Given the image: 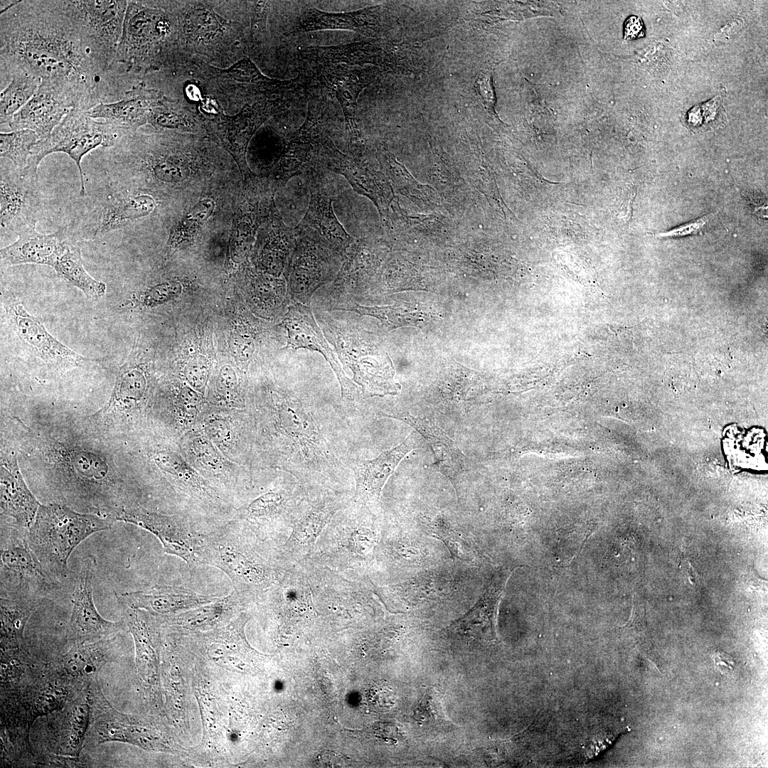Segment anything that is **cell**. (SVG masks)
Listing matches in <instances>:
<instances>
[{
	"label": "cell",
	"mask_w": 768,
	"mask_h": 768,
	"mask_svg": "<svg viewBox=\"0 0 768 768\" xmlns=\"http://www.w3.org/2000/svg\"><path fill=\"white\" fill-rule=\"evenodd\" d=\"M713 213H709L694 220L686 223L675 227L669 230L656 233L657 238H681L693 235L700 232L713 217Z\"/></svg>",
	"instance_id": "816d5d0a"
},
{
	"label": "cell",
	"mask_w": 768,
	"mask_h": 768,
	"mask_svg": "<svg viewBox=\"0 0 768 768\" xmlns=\"http://www.w3.org/2000/svg\"><path fill=\"white\" fill-rule=\"evenodd\" d=\"M118 601L151 614L165 615L187 611L218 599L191 590L167 585H156L144 590L116 594Z\"/></svg>",
	"instance_id": "484cf974"
},
{
	"label": "cell",
	"mask_w": 768,
	"mask_h": 768,
	"mask_svg": "<svg viewBox=\"0 0 768 768\" xmlns=\"http://www.w3.org/2000/svg\"><path fill=\"white\" fill-rule=\"evenodd\" d=\"M111 184L85 195L73 220L65 226L69 238L90 240L123 228L149 215L154 199L145 193L125 194Z\"/></svg>",
	"instance_id": "8992f818"
},
{
	"label": "cell",
	"mask_w": 768,
	"mask_h": 768,
	"mask_svg": "<svg viewBox=\"0 0 768 768\" xmlns=\"http://www.w3.org/2000/svg\"><path fill=\"white\" fill-rule=\"evenodd\" d=\"M284 491H269L252 502L243 511V516L253 524H264L277 519L284 514L289 516L297 504Z\"/></svg>",
	"instance_id": "ab89813d"
},
{
	"label": "cell",
	"mask_w": 768,
	"mask_h": 768,
	"mask_svg": "<svg viewBox=\"0 0 768 768\" xmlns=\"http://www.w3.org/2000/svg\"><path fill=\"white\" fill-rule=\"evenodd\" d=\"M438 697V694L432 690L426 692L419 703L417 710L415 712L417 721L429 725L430 727L432 724L437 726L438 724L448 722L445 720L444 711Z\"/></svg>",
	"instance_id": "c3c4849f"
},
{
	"label": "cell",
	"mask_w": 768,
	"mask_h": 768,
	"mask_svg": "<svg viewBox=\"0 0 768 768\" xmlns=\"http://www.w3.org/2000/svg\"><path fill=\"white\" fill-rule=\"evenodd\" d=\"M73 107L52 85L41 81L33 97L16 112L8 126L12 131L30 129L47 138Z\"/></svg>",
	"instance_id": "44dd1931"
},
{
	"label": "cell",
	"mask_w": 768,
	"mask_h": 768,
	"mask_svg": "<svg viewBox=\"0 0 768 768\" xmlns=\"http://www.w3.org/2000/svg\"><path fill=\"white\" fill-rule=\"evenodd\" d=\"M92 682L85 685L64 707L55 737V754L59 758L78 759L90 728Z\"/></svg>",
	"instance_id": "4316f807"
},
{
	"label": "cell",
	"mask_w": 768,
	"mask_h": 768,
	"mask_svg": "<svg viewBox=\"0 0 768 768\" xmlns=\"http://www.w3.org/2000/svg\"><path fill=\"white\" fill-rule=\"evenodd\" d=\"M252 230L247 223H241L234 230L233 243L234 247L240 253H245L251 240Z\"/></svg>",
	"instance_id": "db71d44e"
},
{
	"label": "cell",
	"mask_w": 768,
	"mask_h": 768,
	"mask_svg": "<svg viewBox=\"0 0 768 768\" xmlns=\"http://www.w3.org/2000/svg\"><path fill=\"white\" fill-rule=\"evenodd\" d=\"M282 326L287 333V347L294 350L305 348L321 354L329 363L338 380L342 399L353 404L358 390L347 377L336 356L317 326L310 308L295 302L284 316Z\"/></svg>",
	"instance_id": "9a60e30c"
},
{
	"label": "cell",
	"mask_w": 768,
	"mask_h": 768,
	"mask_svg": "<svg viewBox=\"0 0 768 768\" xmlns=\"http://www.w3.org/2000/svg\"><path fill=\"white\" fill-rule=\"evenodd\" d=\"M197 565L222 570L247 601L262 597L279 580L286 566L260 555L247 535L230 525L198 534Z\"/></svg>",
	"instance_id": "3957f363"
},
{
	"label": "cell",
	"mask_w": 768,
	"mask_h": 768,
	"mask_svg": "<svg viewBox=\"0 0 768 768\" xmlns=\"http://www.w3.org/2000/svg\"><path fill=\"white\" fill-rule=\"evenodd\" d=\"M179 401L181 405L187 412L192 413L196 410L199 399L195 391L186 387L181 391Z\"/></svg>",
	"instance_id": "680465c9"
},
{
	"label": "cell",
	"mask_w": 768,
	"mask_h": 768,
	"mask_svg": "<svg viewBox=\"0 0 768 768\" xmlns=\"http://www.w3.org/2000/svg\"><path fill=\"white\" fill-rule=\"evenodd\" d=\"M294 229L298 236L338 255H346L353 243L334 214L332 200L321 191L311 192L306 213Z\"/></svg>",
	"instance_id": "ffe728a7"
},
{
	"label": "cell",
	"mask_w": 768,
	"mask_h": 768,
	"mask_svg": "<svg viewBox=\"0 0 768 768\" xmlns=\"http://www.w3.org/2000/svg\"><path fill=\"white\" fill-rule=\"evenodd\" d=\"M355 505L348 500L325 528L324 553L318 563H329L337 567H353L356 562L369 557L374 542L373 533L362 525L356 514Z\"/></svg>",
	"instance_id": "7c38bea8"
},
{
	"label": "cell",
	"mask_w": 768,
	"mask_h": 768,
	"mask_svg": "<svg viewBox=\"0 0 768 768\" xmlns=\"http://www.w3.org/2000/svg\"><path fill=\"white\" fill-rule=\"evenodd\" d=\"M118 602L134 640L139 675L145 683L154 684L157 676L156 632L146 616L147 612L132 608L120 601Z\"/></svg>",
	"instance_id": "1f68e13d"
},
{
	"label": "cell",
	"mask_w": 768,
	"mask_h": 768,
	"mask_svg": "<svg viewBox=\"0 0 768 768\" xmlns=\"http://www.w3.org/2000/svg\"><path fill=\"white\" fill-rule=\"evenodd\" d=\"M324 135L321 132V120L314 109H309L305 121L287 145L279 169V176L284 180L300 174L315 155Z\"/></svg>",
	"instance_id": "4dcf8cb0"
},
{
	"label": "cell",
	"mask_w": 768,
	"mask_h": 768,
	"mask_svg": "<svg viewBox=\"0 0 768 768\" xmlns=\"http://www.w3.org/2000/svg\"><path fill=\"white\" fill-rule=\"evenodd\" d=\"M1 570L19 580L45 582L47 579L41 563L27 542L14 544L1 550Z\"/></svg>",
	"instance_id": "f35d334b"
},
{
	"label": "cell",
	"mask_w": 768,
	"mask_h": 768,
	"mask_svg": "<svg viewBox=\"0 0 768 768\" xmlns=\"http://www.w3.org/2000/svg\"><path fill=\"white\" fill-rule=\"evenodd\" d=\"M274 425L284 469L306 486L336 489L344 474L311 411L294 395L279 397Z\"/></svg>",
	"instance_id": "7a4b0ae2"
},
{
	"label": "cell",
	"mask_w": 768,
	"mask_h": 768,
	"mask_svg": "<svg viewBox=\"0 0 768 768\" xmlns=\"http://www.w3.org/2000/svg\"><path fill=\"white\" fill-rule=\"evenodd\" d=\"M19 338L47 363L58 367L83 366L95 361L73 351L54 337L44 324L30 314L19 302L11 301L6 306Z\"/></svg>",
	"instance_id": "2e32d148"
},
{
	"label": "cell",
	"mask_w": 768,
	"mask_h": 768,
	"mask_svg": "<svg viewBox=\"0 0 768 768\" xmlns=\"http://www.w3.org/2000/svg\"><path fill=\"white\" fill-rule=\"evenodd\" d=\"M644 35V28L641 19L631 16L626 19L624 28V37L626 40L636 39Z\"/></svg>",
	"instance_id": "9f6ffc18"
},
{
	"label": "cell",
	"mask_w": 768,
	"mask_h": 768,
	"mask_svg": "<svg viewBox=\"0 0 768 768\" xmlns=\"http://www.w3.org/2000/svg\"><path fill=\"white\" fill-rule=\"evenodd\" d=\"M146 378L142 370L126 368L119 374L109 401L100 413L110 418L126 408L134 406L144 397Z\"/></svg>",
	"instance_id": "8d00e7d4"
},
{
	"label": "cell",
	"mask_w": 768,
	"mask_h": 768,
	"mask_svg": "<svg viewBox=\"0 0 768 768\" xmlns=\"http://www.w3.org/2000/svg\"><path fill=\"white\" fill-rule=\"evenodd\" d=\"M315 155L329 169L343 176L356 192L370 198L377 206L386 200L374 174L340 151L329 137L321 139Z\"/></svg>",
	"instance_id": "f546056e"
},
{
	"label": "cell",
	"mask_w": 768,
	"mask_h": 768,
	"mask_svg": "<svg viewBox=\"0 0 768 768\" xmlns=\"http://www.w3.org/2000/svg\"><path fill=\"white\" fill-rule=\"evenodd\" d=\"M223 23L215 12L206 7L193 6L183 15V30L188 41L206 43L223 33Z\"/></svg>",
	"instance_id": "b9f144b4"
},
{
	"label": "cell",
	"mask_w": 768,
	"mask_h": 768,
	"mask_svg": "<svg viewBox=\"0 0 768 768\" xmlns=\"http://www.w3.org/2000/svg\"><path fill=\"white\" fill-rule=\"evenodd\" d=\"M117 639L114 636L92 642L73 644L65 654L48 666L58 678L78 692L97 679L100 669L112 662Z\"/></svg>",
	"instance_id": "ac0fdd59"
},
{
	"label": "cell",
	"mask_w": 768,
	"mask_h": 768,
	"mask_svg": "<svg viewBox=\"0 0 768 768\" xmlns=\"http://www.w3.org/2000/svg\"><path fill=\"white\" fill-rule=\"evenodd\" d=\"M102 73L115 63L127 1L56 0Z\"/></svg>",
	"instance_id": "52a82bcc"
},
{
	"label": "cell",
	"mask_w": 768,
	"mask_h": 768,
	"mask_svg": "<svg viewBox=\"0 0 768 768\" xmlns=\"http://www.w3.org/2000/svg\"><path fill=\"white\" fill-rule=\"evenodd\" d=\"M332 338L343 364L353 375L352 381L369 396H384L399 393L395 370L388 353L367 341L362 333L353 328L333 326Z\"/></svg>",
	"instance_id": "9c48e42d"
},
{
	"label": "cell",
	"mask_w": 768,
	"mask_h": 768,
	"mask_svg": "<svg viewBox=\"0 0 768 768\" xmlns=\"http://www.w3.org/2000/svg\"><path fill=\"white\" fill-rule=\"evenodd\" d=\"M304 491L290 516L292 533L282 545L281 563H299L307 558L325 528L349 500L338 490L323 486H316L312 493Z\"/></svg>",
	"instance_id": "30bf717a"
},
{
	"label": "cell",
	"mask_w": 768,
	"mask_h": 768,
	"mask_svg": "<svg viewBox=\"0 0 768 768\" xmlns=\"http://www.w3.org/2000/svg\"><path fill=\"white\" fill-rule=\"evenodd\" d=\"M214 208V201L210 198H206L190 208L176 228L175 235L178 239L181 241L191 238L210 217Z\"/></svg>",
	"instance_id": "f6af8a7d"
},
{
	"label": "cell",
	"mask_w": 768,
	"mask_h": 768,
	"mask_svg": "<svg viewBox=\"0 0 768 768\" xmlns=\"http://www.w3.org/2000/svg\"><path fill=\"white\" fill-rule=\"evenodd\" d=\"M38 140V134L30 129L1 132V158L9 160L18 168H25Z\"/></svg>",
	"instance_id": "7bdbcfd3"
},
{
	"label": "cell",
	"mask_w": 768,
	"mask_h": 768,
	"mask_svg": "<svg viewBox=\"0 0 768 768\" xmlns=\"http://www.w3.org/2000/svg\"><path fill=\"white\" fill-rule=\"evenodd\" d=\"M490 76L483 75L476 80L477 90L484 100V104L487 106H494V95L493 91V87L489 80Z\"/></svg>",
	"instance_id": "6f0895ef"
},
{
	"label": "cell",
	"mask_w": 768,
	"mask_h": 768,
	"mask_svg": "<svg viewBox=\"0 0 768 768\" xmlns=\"http://www.w3.org/2000/svg\"><path fill=\"white\" fill-rule=\"evenodd\" d=\"M162 97L159 92L147 89L142 83L126 92L122 100L101 102L84 112L92 119H103L126 137L127 132L148 122L151 108Z\"/></svg>",
	"instance_id": "603a6c76"
},
{
	"label": "cell",
	"mask_w": 768,
	"mask_h": 768,
	"mask_svg": "<svg viewBox=\"0 0 768 768\" xmlns=\"http://www.w3.org/2000/svg\"><path fill=\"white\" fill-rule=\"evenodd\" d=\"M341 310L355 311L360 316H373L388 329L403 326H420L424 322L423 312L410 305L395 304L384 306H366L354 303L349 308Z\"/></svg>",
	"instance_id": "60d3db41"
},
{
	"label": "cell",
	"mask_w": 768,
	"mask_h": 768,
	"mask_svg": "<svg viewBox=\"0 0 768 768\" xmlns=\"http://www.w3.org/2000/svg\"><path fill=\"white\" fill-rule=\"evenodd\" d=\"M1 236L20 233L36 228L41 208L38 168H18L1 161Z\"/></svg>",
	"instance_id": "8fae6325"
},
{
	"label": "cell",
	"mask_w": 768,
	"mask_h": 768,
	"mask_svg": "<svg viewBox=\"0 0 768 768\" xmlns=\"http://www.w3.org/2000/svg\"><path fill=\"white\" fill-rule=\"evenodd\" d=\"M187 122L180 111L175 110L174 105L164 97L151 108L148 119V122L156 128L186 127Z\"/></svg>",
	"instance_id": "bcb514c9"
},
{
	"label": "cell",
	"mask_w": 768,
	"mask_h": 768,
	"mask_svg": "<svg viewBox=\"0 0 768 768\" xmlns=\"http://www.w3.org/2000/svg\"><path fill=\"white\" fill-rule=\"evenodd\" d=\"M328 251L297 235L288 267L289 292L296 302L309 304L314 292L332 276Z\"/></svg>",
	"instance_id": "d6986e66"
},
{
	"label": "cell",
	"mask_w": 768,
	"mask_h": 768,
	"mask_svg": "<svg viewBox=\"0 0 768 768\" xmlns=\"http://www.w3.org/2000/svg\"><path fill=\"white\" fill-rule=\"evenodd\" d=\"M323 84L330 89L339 102L353 148L359 149L361 134L356 120L357 99L369 82L366 71L341 64L318 65Z\"/></svg>",
	"instance_id": "cb8c5ba5"
},
{
	"label": "cell",
	"mask_w": 768,
	"mask_h": 768,
	"mask_svg": "<svg viewBox=\"0 0 768 768\" xmlns=\"http://www.w3.org/2000/svg\"><path fill=\"white\" fill-rule=\"evenodd\" d=\"M247 600L236 590L222 599L187 610L173 621L189 629H207L215 626L230 616L235 609Z\"/></svg>",
	"instance_id": "e575fe53"
},
{
	"label": "cell",
	"mask_w": 768,
	"mask_h": 768,
	"mask_svg": "<svg viewBox=\"0 0 768 768\" xmlns=\"http://www.w3.org/2000/svg\"><path fill=\"white\" fill-rule=\"evenodd\" d=\"M218 381L225 388L232 390L237 384V378L233 369L228 366H223L219 373Z\"/></svg>",
	"instance_id": "94428289"
},
{
	"label": "cell",
	"mask_w": 768,
	"mask_h": 768,
	"mask_svg": "<svg viewBox=\"0 0 768 768\" xmlns=\"http://www.w3.org/2000/svg\"><path fill=\"white\" fill-rule=\"evenodd\" d=\"M316 764L322 767H341L343 763L341 757L331 752L323 751L316 756Z\"/></svg>",
	"instance_id": "91938a15"
},
{
	"label": "cell",
	"mask_w": 768,
	"mask_h": 768,
	"mask_svg": "<svg viewBox=\"0 0 768 768\" xmlns=\"http://www.w3.org/2000/svg\"><path fill=\"white\" fill-rule=\"evenodd\" d=\"M723 112L722 100L720 96H717L701 106L698 105L691 109L688 114V120L690 125L698 126L703 120L707 123L717 120Z\"/></svg>",
	"instance_id": "681fc988"
},
{
	"label": "cell",
	"mask_w": 768,
	"mask_h": 768,
	"mask_svg": "<svg viewBox=\"0 0 768 768\" xmlns=\"http://www.w3.org/2000/svg\"><path fill=\"white\" fill-rule=\"evenodd\" d=\"M70 242L65 226L51 234L30 228L20 233L14 242L1 249V264L4 267L36 264L53 267Z\"/></svg>",
	"instance_id": "7402d4cb"
},
{
	"label": "cell",
	"mask_w": 768,
	"mask_h": 768,
	"mask_svg": "<svg viewBox=\"0 0 768 768\" xmlns=\"http://www.w3.org/2000/svg\"><path fill=\"white\" fill-rule=\"evenodd\" d=\"M714 658L716 665L720 668L721 671H722V669H732L734 666V661H732L731 656L721 651H718L715 654Z\"/></svg>",
	"instance_id": "6125c7cd"
},
{
	"label": "cell",
	"mask_w": 768,
	"mask_h": 768,
	"mask_svg": "<svg viewBox=\"0 0 768 768\" xmlns=\"http://www.w3.org/2000/svg\"><path fill=\"white\" fill-rule=\"evenodd\" d=\"M41 82V79L21 70H17L11 75L8 86L1 92V127L4 124L8 125L14 115L28 103Z\"/></svg>",
	"instance_id": "74e56055"
},
{
	"label": "cell",
	"mask_w": 768,
	"mask_h": 768,
	"mask_svg": "<svg viewBox=\"0 0 768 768\" xmlns=\"http://www.w3.org/2000/svg\"><path fill=\"white\" fill-rule=\"evenodd\" d=\"M124 136L105 122L87 116L84 111L72 109L46 139H39L32 150L28 165L38 167L48 154L63 152L73 160L78 169L80 196L86 194L82 157L99 146L111 148ZM27 165V166H28Z\"/></svg>",
	"instance_id": "ba28073f"
},
{
	"label": "cell",
	"mask_w": 768,
	"mask_h": 768,
	"mask_svg": "<svg viewBox=\"0 0 768 768\" xmlns=\"http://www.w3.org/2000/svg\"><path fill=\"white\" fill-rule=\"evenodd\" d=\"M113 521L58 503L40 505L28 528L27 543L44 572L65 577L73 550L92 534L110 529Z\"/></svg>",
	"instance_id": "277c9868"
},
{
	"label": "cell",
	"mask_w": 768,
	"mask_h": 768,
	"mask_svg": "<svg viewBox=\"0 0 768 768\" xmlns=\"http://www.w3.org/2000/svg\"><path fill=\"white\" fill-rule=\"evenodd\" d=\"M181 291V285L175 282H166L151 286L134 296L132 302L136 306L153 307L171 299Z\"/></svg>",
	"instance_id": "7dc6e473"
},
{
	"label": "cell",
	"mask_w": 768,
	"mask_h": 768,
	"mask_svg": "<svg viewBox=\"0 0 768 768\" xmlns=\"http://www.w3.org/2000/svg\"><path fill=\"white\" fill-rule=\"evenodd\" d=\"M226 73L238 82L252 84L264 89L284 90L295 85V81H279L264 76L247 58L237 63Z\"/></svg>",
	"instance_id": "ee69618b"
},
{
	"label": "cell",
	"mask_w": 768,
	"mask_h": 768,
	"mask_svg": "<svg viewBox=\"0 0 768 768\" xmlns=\"http://www.w3.org/2000/svg\"><path fill=\"white\" fill-rule=\"evenodd\" d=\"M0 60L1 82L21 70L52 85L73 109L102 102V73L56 0L15 1L1 11Z\"/></svg>",
	"instance_id": "6da1fadb"
},
{
	"label": "cell",
	"mask_w": 768,
	"mask_h": 768,
	"mask_svg": "<svg viewBox=\"0 0 768 768\" xmlns=\"http://www.w3.org/2000/svg\"><path fill=\"white\" fill-rule=\"evenodd\" d=\"M171 33L169 15L146 1H129L115 63L146 73L158 69L166 58Z\"/></svg>",
	"instance_id": "5b68a950"
},
{
	"label": "cell",
	"mask_w": 768,
	"mask_h": 768,
	"mask_svg": "<svg viewBox=\"0 0 768 768\" xmlns=\"http://www.w3.org/2000/svg\"><path fill=\"white\" fill-rule=\"evenodd\" d=\"M0 483L1 513L18 527L29 528L41 504L24 482L13 453L1 454Z\"/></svg>",
	"instance_id": "83f0119b"
},
{
	"label": "cell",
	"mask_w": 768,
	"mask_h": 768,
	"mask_svg": "<svg viewBox=\"0 0 768 768\" xmlns=\"http://www.w3.org/2000/svg\"><path fill=\"white\" fill-rule=\"evenodd\" d=\"M36 608L33 601L1 597V650L22 646L26 624Z\"/></svg>",
	"instance_id": "d590c367"
},
{
	"label": "cell",
	"mask_w": 768,
	"mask_h": 768,
	"mask_svg": "<svg viewBox=\"0 0 768 768\" xmlns=\"http://www.w3.org/2000/svg\"><path fill=\"white\" fill-rule=\"evenodd\" d=\"M268 9L266 1H257L255 4L252 18V33L261 32L265 29Z\"/></svg>",
	"instance_id": "11a10c76"
},
{
	"label": "cell",
	"mask_w": 768,
	"mask_h": 768,
	"mask_svg": "<svg viewBox=\"0 0 768 768\" xmlns=\"http://www.w3.org/2000/svg\"><path fill=\"white\" fill-rule=\"evenodd\" d=\"M113 521L134 524L154 535L164 552L183 560L188 565H197L198 534L176 519L150 512L140 507L122 508L114 512Z\"/></svg>",
	"instance_id": "e0dca14e"
},
{
	"label": "cell",
	"mask_w": 768,
	"mask_h": 768,
	"mask_svg": "<svg viewBox=\"0 0 768 768\" xmlns=\"http://www.w3.org/2000/svg\"><path fill=\"white\" fill-rule=\"evenodd\" d=\"M185 375L193 388L203 391L208 375V364L206 358L199 356L191 361L186 368Z\"/></svg>",
	"instance_id": "f907efd6"
},
{
	"label": "cell",
	"mask_w": 768,
	"mask_h": 768,
	"mask_svg": "<svg viewBox=\"0 0 768 768\" xmlns=\"http://www.w3.org/2000/svg\"><path fill=\"white\" fill-rule=\"evenodd\" d=\"M94 559L82 565L73 597L68 638L73 644L92 642L113 636L122 630L121 622H112L98 612L93 600Z\"/></svg>",
	"instance_id": "5bb4252c"
},
{
	"label": "cell",
	"mask_w": 768,
	"mask_h": 768,
	"mask_svg": "<svg viewBox=\"0 0 768 768\" xmlns=\"http://www.w3.org/2000/svg\"><path fill=\"white\" fill-rule=\"evenodd\" d=\"M370 9L343 13L322 11L315 7L305 10L298 18L292 33L319 30H348L370 35L375 23Z\"/></svg>",
	"instance_id": "d6a6232c"
},
{
	"label": "cell",
	"mask_w": 768,
	"mask_h": 768,
	"mask_svg": "<svg viewBox=\"0 0 768 768\" xmlns=\"http://www.w3.org/2000/svg\"><path fill=\"white\" fill-rule=\"evenodd\" d=\"M436 530H433L434 537L439 538L446 544L453 558L459 560H467L464 548H462L464 541L462 538L452 531L444 533L443 530L437 528Z\"/></svg>",
	"instance_id": "f5cc1de1"
},
{
	"label": "cell",
	"mask_w": 768,
	"mask_h": 768,
	"mask_svg": "<svg viewBox=\"0 0 768 768\" xmlns=\"http://www.w3.org/2000/svg\"><path fill=\"white\" fill-rule=\"evenodd\" d=\"M384 416L402 420L422 435L432 447L435 459L433 465L450 480L454 487L457 486L466 471L467 459L440 427L427 419L414 417L406 412Z\"/></svg>",
	"instance_id": "f1b7e54d"
},
{
	"label": "cell",
	"mask_w": 768,
	"mask_h": 768,
	"mask_svg": "<svg viewBox=\"0 0 768 768\" xmlns=\"http://www.w3.org/2000/svg\"><path fill=\"white\" fill-rule=\"evenodd\" d=\"M513 570H503L493 577L481 597L449 630L471 640H494L498 604Z\"/></svg>",
	"instance_id": "d4e9b609"
},
{
	"label": "cell",
	"mask_w": 768,
	"mask_h": 768,
	"mask_svg": "<svg viewBox=\"0 0 768 768\" xmlns=\"http://www.w3.org/2000/svg\"><path fill=\"white\" fill-rule=\"evenodd\" d=\"M53 268L59 277L79 289L87 299H97L106 293V284L89 274L84 267L80 249L72 242Z\"/></svg>",
	"instance_id": "836d02e7"
},
{
	"label": "cell",
	"mask_w": 768,
	"mask_h": 768,
	"mask_svg": "<svg viewBox=\"0 0 768 768\" xmlns=\"http://www.w3.org/2000/svg\"><path fill=\"white\" fill-rule=\"evenodd\" d=\"M416 433L409 434L400 444L370 459H351L355 480V494L350 501L372 511L380 505L383 488L403 457L421 447Z\"/></svg>",
	"instance_id": "4fadbf2b"
}]
</instances>
